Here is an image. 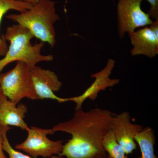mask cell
Returning a JSON list of instances; mask_svg holds the SVG:
<instances>
[{
	"label": "cell",
	"instance_id": "1",
	"mask_svg": "<svg viewBox=\"0 0 158 158\" xmlns=\"http://www.w3.org/2000/svg\"><path fill=\"white\" fill-rule=\"evenodd\" d=\"M113 116L109 110L98 108L87 112L82 109L76 110L70 119L52 128L55 132H63L71 135L59 156L66 158H107L102 141L111 129Z\"/></svg>",
	"mask_w": 158,
	"mask_h": 158
},
{
	"label": "cell",
	"instance_id": "2",
	"mask_svg": "<svg viewBox=\"0 0 158 158\" xmlns=\"http://www.w3.org/2000/svg\"><path fill=\"white\" fill-rule=\"evenodd\" d=\"M2 36L7 42L9 41V46L5 56L0 59V73L7 65L15 61L24 62L32 68L38 62L53 60L52 55L41 54L44 43L31 44L34 35L20 25L16 24L8 27Z\"/></svg>",
	"mask_w": 158,
	"mask_h": 158
},
{
	"label": "cell",
	"instance_id": "3",
	"mask_svg": "<svg viewBox=\"0 0 158 158\" xmlns=\"http://www.w3.org/2000/svg\"><path fill=\"white\" fill-rule=\"evenodd\" d=\"M56 4L52 0H38L28 10L6 17L27 29L34 37L44 43H47L52 48L56 42L54 25L60 19Z\"/></svg>",
	"mask_w": 158,
	"mask_h": 158
},
{
	"label": "cell",
	"instance_id": "4",
	"mask_svg": "<svg viewBox=\"0 0 158 158\" xmlns=\"http://www.w3.org/2000/svg\"><path fill=\"white\" fill-rule=\"evenodd\" d=\"M0 88L3 94L16 104L23 98L38 99L31 78V68L24 62H17L14 68L0 73Z\"/></svg>",
	"mask_w": 158,
	"mask_h": 158
},
{
	"label": "cell",
	"instance_id": "5",
	"mask_svg": "<svg viewBox=\"0 0 158 158\" xmlns=\"http://www.w3.org/2000/svg\"><path fill=\"white\" fill-rule=\"evenodd\" d=\"M28 135L22 143L15 146L16 149L23 151L31 157L41 156L50 158L55 155H59L62 152L63 141H53L50 140L48 135H53L55 131L52 129H42L31 127L27 130Z\"/></svg>",
	"mask_w": 158,
	"mask_h": 158
},
{
	"label": "cell",
	"instance_id": "6",
	"mask_svg": "<svg viewBox=\"0 0 158 158\" xmlns=\"http://www.w3.org/2000/svg\"><path fill=\"white\" fill-rule=\"evenodd\" d=\"M144 0H118L117 5L118 36L123 39L125 34L137 29L150 25L153 21L148 13L141 8Z\"/></svg>",
	"mask_w": 158,
	"mask_h": 158
},
{
	"label": "cell",
	"instance_id": "7",
	"mask_svg": "<svg viewBox=\"0 0 158 158\" xmlns=\"http://www.w3.org/2000/svg\"><path fill=\"white\" fill-rule=\"evenodd\" d=\"M31 74L38 99H50L59 103L67 102L66 98L55 94L61 89L62 84L54 72L36 65L31 68Z\"/></svg>",
	"mask_w": 158,
	"mask_h": 158
},
{
	"label": "cell",
	"instance_id": "8",
	"mask_svg": "<svg viewBox=\"0 0 158 158\" xmlns=\"http://www.w3.org/2000/svg\"><path fill=\"white\" fill-rule=\"evenodd\" d=\"M111 129L116 141L124 150L127 155L132 153L133 151L137 149L135 137L143 129V127L140 125L131 122L129 112H122L113 116Z\"/></svg>",
	"mask_w": 158,
	"mask_h": 158
},
{
	"label": "cell",
	"instance_id": "9",
	"mask_svg": "<svg viewBox=\"0 0 158 158\" xmlns=\"http://www.w3.org/2000/svg\"><path fill=\"white\" fill-rule=\"evenodd\" d=\"M115 61L110 59L108 60L104 68L97 73L91 75V78L95 79L90 87L81 95L66 98L67 102L72 101L76 104L75 110L82 109V105L87 99L94 100L97 98L98 94L101 90L113 87L119 83V79L110 78L113 68L115 67Z\"/></svg>",
	"mask_w": 158,
	"mask_h": 158
},
{
	"label": "cell",
	"instance_id": "10",
	"mask_svg": "<svg viewBox=\"0 0 158 158\" xmlns=\"http://www.w3.org/2000/svg\"><path fill=\"white\" fill-rule=\"evenodd\" d=\"M133 46L132 56H146L152 58L158 54V36L148 26L143 27L128 34Z\"/></svg>",
	"mask_w": 158,
	"mask_h": 158
},
{
	"label": "cell",
	"instance_id": "11",
	"mask_svg": "<svg viewBox=\"0 0 158 158\" xmlns=\"http://www.w3.org/2000/svg\"><path fill=\"white\" fill-rule=\"evenodd\" d=\"M17 105L3 94L0 97V126H12L27 131L29 127L24 119L27 108L23 104Z\"/></svg>",
	"mask_w": 158,
	"mask_h": 158
},
{
	"label": "cell",
	"instance_id": "12",
	"mask_svg": "<svg viewBox=\"0 0 158 158\" xmlns=\"http://www.w3.org/2000/svg\"><path fill=\"white\" fill-rule=\"evenodd\" d=\"M29 3L18 2L14 0H0V28L2 19L5 14L10 10L22 12L28 10L32 7ZM7 41L0 34V56L4 57L8 49Z\"/></svg>",
	"mask_w": 158,
	"mask_h": 158
},
{
	"label": "cell",
	"instance_id": "13",
	"mask_svg": "<svg viewBox=\"0 0 158 158\" xmlns=\"http://www.w3.org/2000/svg\"><path fill=\"white\" fill-rule=\"evenodd\" d=\"M135 139L141 150L140 158H157L154 153L155 136L151 128H143L136 135Z\"/></svg>",
	"mask_w": 158,
	"mask_h": 158
},
{
	"label": "cell",
	"instance_id": "14",
	"mask_svg": "<svg viewBox=\"0 0 158 158\" xmlns=\"http://www.w3.org/2000/svg\"><path fill=\"white\" fill-rule=\"evenodd\" d=\"M103 147L112 158H128L124 150L116 141L112 129L104 137Z\"/></svg>",
	"mask_w": 158,
	"mask_h": 158
},
{
	"label": "cell",
	"instance_id": "15",
	"mask_svg": "<svg viewBox=\"0 0 158 158\" xmlns=\"http://www.w3.org/2000/svg\"><path fill=\"white\" fill-rule=\"evenodd\" d=\"M2 128L3 136V149L9 155V158H33L15 150L11 146L7 136V132L11 129V127L9 126H2ZM61 157L59 156H53L50 158H60Z\"/></svg>",
	"mask_w": 158,
	"mask_h": 158
},
{
	"label": "cell",
	"instance_id": "16",
	"mask_svg": "<svg viewBox=\"0 0 158 158\" xmlns=\"http://www.w3.org/2000/svg\"><path fill=\"white\" fill-rule=\"evenodd\" d=\"M150 5L148 14L151 19H158V0H147Z\"/></svg>",
	"mask_w": 158,
	"mask_h": 158
},
{
	"label": "cell",
	"instance_id": "17",
	"mask_svg": "<svg viewBox=\"0 0 158 158\" xmlns=\"http://www.w3.org/2000/svg\"><path fill=\"white\" fill-rule=\"evenodd\" d=\"M3 136L2 128L0 126V158H7L5 156L3 149Z\"/></svg>",
	"mask_w": 158,
	"mask_h": 158
},
{
	"label": "cell",
	"instance_id": "18",
	"mask_svg": "<svg viewBox=\"0 0 158 158\" xmlns=\"http://www.w3.org/2000/svg\"><path fill=\"white\" fill-rule=\"evenodd\" d=\"M14 1L29 3V4L32 5V6H34V5H35V4L37 2L38 0H14Z\"/></svg>",
	"mask_w": 158,
	"mask_h": 158
},
{
	"label": "cell",
	"instance_id": "19",
	"mask_svg": "<svg viewBox=\"0 0 158 158\" xmlns=\"http://www.w3.org/2000/svg\"><path fill=\"white\" fill-rule=\"evenodd\" d=\"M3 94L2 91V89H1V88H0V97L2 96V95Z\"/></svg>",
	"mask_w": 158,
	"mask_h": 158
},
{
	"label": "cell",
	"instance_id": "20",
	"mask_svg": "<svg viewBox=\"0 0 158 158\" xmlns=\"http://www.w3.org/2000/svg\"><path fill=\"white\" fill-rule=\"evenodd\" d=\"M107 158H112L110 157L108 155Z\"/></svg>",
	"mask_w": 158,
	"mask_h": 158
},
{
	"label": "cell",
	"instance_id": "21",
	"mask_svg": "<svg viewBox=\"0 0 158 158\" xmlns=\"http://www.w3.org/2000/svg\"><path fill=\"white\" fill-rule=\"evenodd\" d=\"M63 158V157H62V156H61V158Z\"/></svg>",
	"mask_w": 158,
	"mask_h": 158
},
{
	"label": "cell",
	"instance_id": "22",
	"mask_svg": "<svg viewBox=\"0 0 158 158\" xmlns=\"http://www.w3.org/2000/svg\"><path fill=\"white\" fill-rule=\"evenodd\" d=\"M113 1H114V0H113Z\"/></svg>",
	"mask_w": 158,
	"mask_h": 158
}]
</instances>
